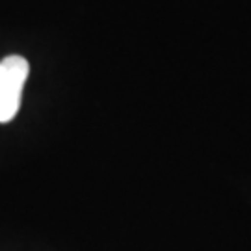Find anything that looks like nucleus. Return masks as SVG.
Wrapping results in <instances>:
<instances>
[{
  "label": "nucleus",
  "mask_w": 251,
  "mask_h": 251,
  "mask_svg": "<svg viewBox=\"0 0 251 251\" xmlns=\"http://www.w3.org/2000/svg\"><path fill=\"white\" fill-rule=\"evenodd\" d=\"M28 73L30 65L23 56L15 54L0 62V123H9L17 116Z\"/></svg>",
  "instance_id": "nucleus-1"
}]
</instances>
